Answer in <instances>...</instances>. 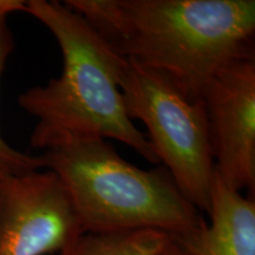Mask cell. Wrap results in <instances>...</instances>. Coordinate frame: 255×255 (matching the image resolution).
Returning a JSON list of instances; mask_svg holds the SVG:
<instances>
[{
	"label": "cell",
	"mask_w": 255,
	"mask_h": 255,
	"mask_svg": "<svg viewBox=\"0 0 255 255\" xmlns=\"http://www.w3.org/2000/svg\"><path fill=\"white\" fill-rule=\"evenodd\" d=\"M129 62L201 101L215 73L255 56L254 0H66Z\"/></svg>",
	"instance_id": "cell-1"
},
{
	"label": "cell",
	"mask_w": 255,
	"mask_h": 255,
	"mask_svg": "<svg viewBox=\"0 0 255 255\" xmlns=\"http://www.w3.org/2000/svg\"><path fill=\"white\" fill-rule=\"evenodd\" d=\"M25 12L51 32L63 57L59 77L18 96L21 109L37 119L32 148L44 151L68 138H114L159 164L146 133L127 114L120 85L127 59L64 2L28 0Z\"/></svg>",
	"instance_id": "cell-2"
},
{
	"label": "cell",
	"mask_w": 255,
	"mask_h": 255,
	"mask_svg": "<svg viewBox=\"0 0 255 255\" xmlns=\"http://www.w3.org/2000/svg\"><path fill=\"white\" fill-rule=\"evenodd\" d=\"M215 174L233 190L255 188V56L228 63L202 97Z\"/></svg>",
	"instance_id": "cell-6"
},
{
	"label": "cell",
	"mask_w": 255,
	"mask_h": 255,
	"mask_svg": "<svg viewBox=\"0 0 255 255\" xmlns=\"http://www.w3.org/2000/svg\"><path fill=\"white\" fill-rule=\"evenodd\" d=\"M83 233L69 191L52 170L0 177V255L55 253Z\"/></svg>",
	"instance_id": "cell-5"
},
{
	"label": "cell",
	"mask_w": 255,
	"mask_h": 255,
	"mask_svg": "<svg viewBox=\"0 0 255 255\" xmlns=\"http://www.w3.org/2000/svg\"><path fill=\"white\" fill-rule=\"evenodd\" d=\"M158 255H189V254H188L187 252L184 251L183 248L170 237L167 244H165V246L163 247V250L161 251V253Z\"/></svg>",
	"instance_id": "cell-11"
},
{
	"label": "cell",
	"mask_w": 255,
	"mask_h": 255,
	"mask_svg": "<svg viewBox=\"0 0 255 255\" xmlns=\"http://www.w3.org/2000/svg\"><path fill=\"white\" fill-rule=\"evenodd\" d=\"M40 156L68 189L84 232L152 229L177 238L205 223L163 165L136 167L107 139L68 138Z\"/></svg>",
	"instance_id": "cell-3"
},
{
	"label": "cell",
	"mask_w": 255,
	"mask_h": 255,
	"mask_svg": "<svg viewBox=\"0 0 255 255\" xmlns=\"http://www.w3.org/2000/svg\"><path fill=\"white\" fill-rule=\"evenodd\" d=\"M210 223L173 238L189 255H255V203L226 186L214 174Z\"/></svg>",
	"instance_id": "cell-7"
},
{
	"label": "cell",
	"mask_w": 255,
	"mask_h": 255,
	"mask_svg": "<svg viewBox=\"0 0 255 255\" xmlns=\"http://www.w3.org/2000/svg\"><path fill=\"white\" fill-rule=\"evenodd\" d=\"M163 232H85L59 252V255H158L169 240Z\"/></svg>",
	"instance_id": "cell-8"
},
{
	"label": "cell",
	"mask_w": 255,
	"mask_h": 255,
	"mask_svg": "<svg viewBox=\"0 0 255 255\" xmlns=\"http://www.w3.org/2000/svg\"><path fill=\"white\" fill-rule=\"evenodd\" d=\"M121 91L128 116L146 127L159 163L197 209L209 212L215 168L202 101H191L163 73L127 60Z\"/></svg>",
	"instance_id": "cell-4"
},
{
	"label": "cell",
	"mask_w": 255,
	"mask_h": 255,
	"mask_svg": "<svg viewBox=\"0 0 255 255\" xmlns=\"http://www.w3.org/2000/svg\"><path fill=\"white\" fill-rule=\"evenodd\" d=\"M14 12H25L23 0H0V13L12 14Z\"/></svg>",
	"instance_id": "cell-10"
},
{
	"label": "cell",
	"mask_w": 255,
	"mask_h": 255,
	"mask_svg": "<svg viewBox=\"0 0 255 255\" xmlns=\"http://www.w3.org/2000/svg\"><path fill=\"white\" fill-rule=\"evenodd\" d=\"M7 13H0V78L6 63L15 49L13 33L8 26ZM45 169L40 155L33 156L8 144L0 132V177L20 175Z\"/></svg>",
	"instance_id": "cell-9"
}]
</instances>
